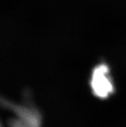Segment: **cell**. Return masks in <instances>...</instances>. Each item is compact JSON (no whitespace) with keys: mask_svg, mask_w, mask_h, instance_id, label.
Wrapping results in <instances>:
<instances>
[{"mask_svg":"<svg viewBox=\"0 0 126 127\" xmlns=\"http://www.w3.org/2000/svg\"><path fill=\"white\" fill-rule=\"evenodd\" d=\"M5 105L17 116V118L9 121L10 127H41V115L35 108L12 104L7 101H5Z\"/></svg>","mask_w":126,"mask_h":127,"instance_id":"obj_1","label":"cell"},{"mask_svg":"<svg viewBox=\"0 0 126 127\" xmlns=\"http://www.w3.org/2000/svg\"><path fill=\"white\" fill-rule=\"evenodd\" d=\"M109 73L108 66L105 64H99L93 71L91 89L95 95L100 98L107 97L113 92V84Z\"/></svg>","mask_w":126,"mask_h":127,"instance_id":"obj_2","label":"cell"}]
</instances>
